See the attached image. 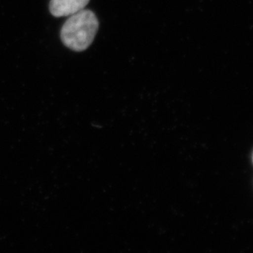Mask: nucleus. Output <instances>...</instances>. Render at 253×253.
Wrapping results in <instances>:
<instances>
[{
	"mask_svg": "<svg viewBox=\"0 0 253 253\" xmlns=\"http://www.w3.org/2000/svg\"><path fill=\"white\" fill-rule=\"evenodd\" d=\"M99 29V21L90 10L71 15L60 32L62 42L73 51H84L90 46Z\"/></svg>",
	"mask_w": 253,
	"mask_h": 253,
	"instance_id": "obj_1",
	"label": "nucleus"
},
{
	"mask_svg": "<svg viewBox=\"0 0 253 253\" xmlns=\"http://www.w3.org/2000/svg\"><path fill=\"white\" fill-rule=\"evenodd\" d=\"M90 0H50L49 11L54 17H68L84 9Z\"/></svg>",
	"mask_w": 253,
	"mask_h": 253,
	"instance_id": "obj_2",
	"label": "nucleus"
}]
</instances>
